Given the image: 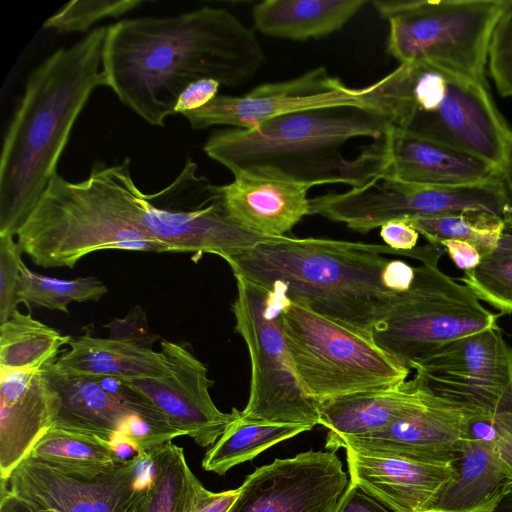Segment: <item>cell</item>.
Wrapping results in <instances>:
<instances>
[{
    "label": "cell",
    "instance_id": "42",
    "mask_svg": "<svg viewBox=\"0 0 512 512\" xmlns=\"http://www.w3.org/2000/svg\"><path fill=\"white\" fill-rule=\"evenodd\" d=\"M448 254L455 266L467 272L473 270L481 261V254L471 243L462 240H444L439 244Z\"/></svg>",
    "mask_w": 512,
    "mask_h": 512
},
{
    "label": "cell",
    "instance_id": "5",
    "mask_svg": "<svg viewBox=\"0 0 512 512\" xmlns=\"http://www.w3.org/2000/svg\"><path fill=\"white\" fill-rule=\"evenodd\" d=\"M142 197L128 157L96 162L78 182L57 173L15 236L23 253L47 268L72 269L105 249L165 252L144 226Z\"/></svg>",
    "mask_w": 512,
    "mask_h": 512
},
{
    "label": "cell",
    "instance_id": "23",
    "mask_svg": "<svg viewBox=\"0 0 512 512\" xmlns=\"http://www.w3.org/2000/svg\"><path fill=\"white\" fill-rule=\"evenodd\" d=\"M345 450L350 481L395 512H429L457 473L455 463H423Z\"/></svg>",
    "mask_w": 512,
    "mask_h": 512
},
{
    "label": "cell",
    "instance_id": "26",
    "mask_svg": "<svg viewBox=\"0 0 512 512\" xmlns=\"http://www.w3.org/2000/svg\"><path fill=\"white\" fill-rule=\"evenodd\" d=\"M455 466L429 512H491L512 487V469L481 441L464 438Z\"/></svg>",
    "mask_w": 512,
    "mask_h": 512
},
{
    "label": "cell",
    "instance_id": "20",
    "mask_svg": "<svg viewBox=\"0 0 512 512\" xmlns=\"http://www.w3.org/2000/svg\"><path fill=\"white\" fill-rule=\"evenodd\" d=\"M61 398L39 370L0 371V477L6 479L54 425Z\"/></svg>",
    "mask_w": 512,
    "mask_h": 512
},
{
    "label": "cell",
    "instance_id": "41",
    "mask_svg": "<svg viewBox=\"0 0 512 512\" xmlns=\"http://www.w3.org/2000/svg\"><path fill=\"white\" fill-rule=\"evenodd\" d=\"M239 493V487L223 492H212L200 486L189 512H227Z\"/></svg>",
    "mask_w": 512,
    "mask_h": 512
},
{
    "label": "cell",
    "instance_id": "2",
    "mask_svg": "<svg viewBox=\"0 0 512 512\" xmlns=\"http://www.w3.org/2000/svg\"><path fill=\"white\" fill-rule=\"evenodd\" d=\"M387 245L275 237L224 260L234 276L272 289L314 312L372 333L406 297L417 266Z\"/></svg>",
    "mask_w": 512,
    "mask_h": 512
},
{
    "label": "cell",
    "instance_id": "43",
    "mask_svg": "<svg viewBox=\"0 0 512 512\" xmlns=\"http://www.w3.org/2000/svg\"><path fill=\"white\" fill-rule=\"evenodd\" d=\"M0 512H51L39 511L21 499L17 498L5 488L1 487Z\"/></svg>",
    "mask_w": 512,
    "mask_h": 512
},
{
    "label": "cell",
    "instance_id": "19",
    "mask_svg": "<svg viewBox=\"0 0 512 512\" xmlns=\"http://www.w3.org/2000/svg\"><path fill=\"white\" fill-rule=\"evenodd\" d=\"M429 394V393H428ZM470 415L429 394L427 402L390 426L365 435L338 437L325 448L364 455L449 464L458 459Z\"/></svg>",
    "mask_w": 512,
    "mask_h": 512
},
{
    "label": "cell",
    "instance_id": "13",
    "mask_svg": "<svg viewBox=\"0 0 512 512\" xmlns=\"http://www.w3.org/2000/svg\"><path fill=\"white\" fill-rule=\"evenodd\" d=\"M151 479L149 454L98 469H74L27 456L1 487L39 511L139 512Z\"/></svg>",
    "mask_w": 512,
    "mask_h": 512
},
{
    "label": "cell",
    "instance_id": "6",
    "mask_svg": "<svg viewBox=\"0 0 512 512\" xmlns=\"http://www.w3.org/2000/svg\"><path fill=\"white\" fill-rule=\"evenodd\" d=\"M393 127L480 157L504 171L512 130L485 81L424 63L400 64L386 75Z\"/></svg>",
    "mask_w": 512,
    "mask_h": 512
},
{
    "label": "cell",
    "instance_id": "22",
    "mask_svg": "<svg viewBox=\"0 0 512 512\" xmlns=\"http://www.w3.org/2000/svg\"><path fill=\"white\" fill-rule=\"evenodd\" d=\"M221 186L230 218L265 236H286L304 217L313 214L308 197L313 183L240 173Z\"/></svg>",
    "mask_w": 512,
    "mask_h": 512
},
{
    "label": "cell",
    "instance_id": "25",
    "mask_svg": "<svg viewBox=\"0 0 512 512\" xmlns=\"http://www.w3.org/2000/svg\"><path fill=\"white\" fill-rule=\"evenodd\" d=\"M68 345L70 349L52 362L62 373L130 381L159 378L167 372L163 353L152 350L142 341L85 334L72 339Z\"/></svg>",
    "mask_w": 512,
    "mask_h": 512
},
{
    "label": "cell",
    "instance_id": "35",
    "mask_svg": "<svg viewBox=\"0 0 512 512\" xmlns=\"http://www.w3.org/2000/svg\"><path fill=\"white\" fill-rule=\"evenodd\" d=\"M142 4L141 0H73L48 18L43 28L57 33H82L105 18L120 17Z\"/></svg>",
    "mask_w": 512,
    "mask_h": 512
},
{
    "label": "cell",
    "instance_id": "4",
    "mask_svg": "<svg viewBox=\"0 0 512 512\" xmlns=\"http://www.w3.org/2000/svg\"><path fill=\"white\" fill-rule=\"evenodd\" d=\"M106 26L38 64L5 134L0 158V236H15L57 174L74 124L100 86Z\"/></svg>",
    "mask_w": 512,
    "mask_h": 512
},
{
    "label": "cell",
    "instance_id": "44",
    "mask_svg": "<svg viewBox=\"0 0 512 512\" xmlns=\"http://www.w3.org/2000/svg\"><path fill=\"white\" fill-rule=\"evenodd\" d=\"M491 512H512V487Z\"/></svg>",
    "mask_w": 512,
    "mask_h": 512
},
{
    "label": "cell",
    "instance_id": "12",
    "mask_svg": "<svg viewBox=\"0 0 512 512\" xmlns=\"http://www.w3.org/2000/svg\"><path fill=\"white\" fill-rule=\"evenodd\" d=\"M188 158L167 186L143 193V222L165 252L210 253L225 259L275 237L248 230L227 214L222 186Z\"/></svg>",
    "mask_w": 512,
    "mask_h": 512
},
{
    "label": "cell",
    "instance_id": "38",
    "mask_svg": "<svg viewBox=\"0 0 512 512\" xmlns=\"http://www.w3.org/2000/svg\"><path fill=\"white\" fill-rule=\"evenodd\" d=\"M14 237L0 236V324L13 315L19 303L17 288L23 251Z\"/></svg>",
    "mask_w": 512,
    "mask_h": 512
},
{
    "label": "cell",
    "instance_id": "34",
    "mask_svg": "<svg viewBox=\"0 0 512 512\" xmlns=\"http://www.w3.org/2000/svg\"><path fill=\"white\" fill-rule=\"evenodd\" d=\"M106 292L105 284L93 276L63 280L31 271L24 262L20 267L19 303L68 312L70 303L98 301Z\"/></svg>",
    "mask_w": 512,
    "mask_h": 512
},
{
    "label": "cell",
    "instance_id": "7",
    "mask_svg": "<svg viewBox=\"0 0 512 512\" xmlns=\"http://www.w3.org/2000/svg\"><path fill=\"white\" fill-rule=\"evenodd\" d=\"M284 335L295 374L318 404L405 381L410 369L381 348L372 333L285 300Z\"/></svg>",
    "mask_w": 512,
    "mask_h": 512
},
{
    "label": "cell",
    "instance_id": "45",
    "mask_svg": "<svg viewBox=\"0 0 512 512\" xmlns=\"http://www.w3.org/2000/svg\"><path fill=\"white\" fill-rule=\"evenodd\" d=\"M504 176L512 196V144L509 149L507 163L504 169Z\"/></svg>",
    "mask_w": 512,
    "mask_h": 512
},
{
    "label": "cell",
    "instance_id": "30",
    "mask_svg": "<svg viewBox=\"0 0 512 512\" xmlns=\"http://www.w3.org/2000/svg\"><path fill=\"white\" fill-rule=\"evenodd\" d=\"M72 338L16 310L0 324V371L39 370Z\"/></svg>",
    "mask_w": 512,
    "mask_h": 512
},
{
    "label": "cell",
    "instance_id": "3",
    "mask_svg": "<svg viewBox=\"0 0 512 512\" xmlns=\"http://www.w3.org/2000/svg\"><path fill=\"white\" fill-rule=\"evenodd\" d=\"M392 128L376 110L332 107L278 116L249 129L215 131L203 149L233 176L252 173L354 188L380 175L386 160L382 137Z\"/></svg>",
    "mask_w": 512,
    "mask_h": 512
},
{
    "label": "cell",
    "instance_id": "24",
    "mask_svg": "<svg viewBox=\"0 0 512 512\" xmlns=\"http://www.w3.org/2000/svg\"><path fill=\"white\" fill-rule=\"evenodd\" d=\"M429 394L415 378L387 389L348 394L319 403L326 441L382 430L423 406Z\"/></svg>",
    "mask_w": 512,
    "mask_h": 512
},
{
    "label": "cell",
    "instance_id": "32",
    "mask_svg": "<svg viewBox=\"0 0 512 512\" xmlns=\"http://www.w3.org/2000/svg\"><path fill=\"white\" fill-rule=\"evenodd\" d=\"M28 456L74 469H98L121 462L111 444L54 427L37 441Z\"/></svg>",
    "mask_w": 512,
    "mask_h": 512
},
{
    "label": "cell",
    "instance_id": "1",
    "mask_svg": "<svg viewBox=\"0 0 512 512\" xmlns=\"http://www.w3.org/2000/svg\"><path fill=\"white\" fill-rule=\"evenodd\" d=\"M266 63L254 30L224 8L120 20L107 27L106 87L144 121L165 126L181 93L213 79L236 87Z\"/></svg>",
    "mask_w": 512,
    "mask_h": 512
},
{
    "label": "cell",
    "instance_id": "27",
    "mask_svg": "<svg viewBox=\"0 0 512 512\" xmlns=\"http://www.w3.org/2000/svg\"><path fill=\"white\" fill-rule=\"evenodd\" d=\"M366 0H265L252 8L255 30L263 35L307 41L341 30Z\"/></svg>",
    "mask_w": 512,
    "mask_h": 512
},
{
    "label": "cell",
    "instance_id": "8",
    "mask_svg": "<svg viewBox=\"0 0 512 512\" xmlns=\"http://www.w3.org/2000/svg\"><path fill=\"white\" fill-rule=\"evenodd\" d=\"M372 3L389 23L388 52L400 64L424 63L485 81L491 34L506 0Z\"/></svg>",
    "mask_w": 512,
    "mask_h": 512
},
{
    "label": "cell",
    "instance_id": "31",
    "mask_svg": "<svg viewBox=\"0 0 512 512\" xmlns=\"http://www.w3.org/2000/svg\"><path fill=\"white\" fill-rule=\"evenodd\" d=\"M406 221L428 243L439 245L444 240H462L473 244L481 256L496 248L506 226V220L483 212L420 217Z\"/></svg>",
    "mask_w": 512,
    "mask_h": 512
},
{
    "label": "cell",
    "instance_id": "10",
    "mask_svg": "<svg viewBox=\"0 0 512 512\" xmlns=\"http://www.w3.org/2000/svg\"><path fill=\"white\" fill-rule=\"evenodd\" d=\"M313 214L368 233L392 220L483 212L512 219V196L505 177L462 187L417 185L377 176L341 193L311 198Z\"/></svg>",
    "mask_w": 512,
    "mask_h": 512
},
{
    "label": "cell",
    "instance_id": "18",
    "mask_svg": "<svg viewBox=\"0 0 512 512\" xmlns=\"http://www.w3.org/2000/svg\"><path fill=\"white\" fill-rule=\"evenodd\" d=\"M161 352L167 363L166 374L130 380L128 385L199 446L213 445L239 410L233 408L225 413L217 408L209 392L213 382L208 378L207 367L184 346L162 340Z\"/></svg>",
    "mask_w": 512,
    "mask_h": 512
},
{
    "label": "cell",
    "instance_id": "39",
    "mask_svg": "<svg viewBox=\"0 0 512 512\" xmlns=\"http://www.w3.org/2000/svg\"><path fill=\"white\" fill-rule=\"evenodd\" d=\"M333 512H395L359 484H349L339 498Z\"/></svg>",
    "mask_w": 512,
    "mask_h": 512
},
{
    "label": "cell",
    "instance_id": "9",
    "mask_svg": "<svg viewBox=\"0 0 512 512\" xmlns=\"http://www.w3.org/2000/svg\"><path fill=\"white\" fill-rule=\"evenodd\" d=\"M235 279V330L247 345L251 365L249 398L241 417L312 429L319 424V404L305 392L292 365L282 323L287 296L239 275Z\"/></svg>",
    "mask_w": 512,
    "mask_h": 512
},
{
    "label": "cell",
    "instance_id": "36",
    "mask_svg": "<svg viewBox=\"0 0 512 512\" xmlns=\"http://www.w3.org/2000/svg\"><path fill=\"white\" fill-rule=\"evenodd\" d=\"M487 64L498 93L512 96V0H506L493 28Z\"/></svg>",
    "mask_w": 512,
    "mask_h": 512
},
{
    "label": "cell",
    "instance_id": "21",
    "mask_svg": "<svg viewBox=\"0 0 512 512\" xmlns=\"http://www.w3.org/2000/svg\"><path fill=\"white\" fill-rule=\"evenodd\" d=\"M379 176L436 187H462L504 178V171L475 155L428 141L394 127Z\"/></svg>",
    "mask_w": 512,
    "mask_h": 512
},
{
    "label": "cell",
    "instance_id": "15",
    "mask_svg": "<svg viewBox=\"0 0 512 512\" xmlns=\"http://www.w3.org/2000/svg\"><path fill=\"white\" fill-rule=\"evenodd\" d=\"M385 87V76L364 87H349L320 66L289 80L258 85L241 96L218 94L205 106L182 115L194 130L249 129L286 114L344 106L376 110L390 119Z\"/></svg>",
    "mask_w": 512,
    "mask_h": 512
},
{
    "label": "cell",
    "instance_id": "16",
    "mask_svg": "<svg viewBox=\"0 0 512 512\" xmlns=\"http://www.w3.org/2000/svg\"><path fill=\"white\" fill-rule=\"evenodd\" d=\"M349 481L335 452L309 450L257 468L227 512H333Z\"/></svg>",
    "mask_w": 512,
    "mask_h": 512
},
{
    "label": "cell",
    "instance_id": "29",
    "mask_svg": "<svg viewBox=\"0 0 512 512\" xmlns=\"http://www.w3.org/2000/svg\"><path fill=\"white\" fill-rule=\"evenodd\" d=\"M311 430L295 424H279L243 419L240 411L202 459L208 472L224 475L232 467L254 459L271 446Z\"/></svg>",
    "mask_w": 512,
    "mask_h": 512
},
{
    "label": "cell",
    "instance_id": "14",
    "mask_svg": "<svg viewBox=\"0 0 512 512\" xmlns=\"http://www.w3.org/2000/svg\"><path fill=\"white\" fill-rule=\"evenodd\" d=\"M409 369L427 393L468 415L512 411V348L499 326L447 342Z\"/></svg>",
    "mask_w": 512,
    "mask_h": 512
},
{
    "label": "cell",
    "instance_id": "33",
    "mask_svg": "<svg viewBox=\"0 0 512 512\" xmlns=\"http://www.w3.org/2000/svg\"><path fill=\"white\" fill-rule=\"evenodd\" d=\"M459 280L501 315L512 314V219L496 248L481 257L473 270L464 272Z\"/></svg>",
    "mask_w": 512,
    "mask_h": 512
},
{
    "label": "cell",
    "instance_id": "28",
    "mask_svg": "<svg viewBox=\"0 0 512 512\" xmlns=\"http://www.w3.org/2000/svg\"><path fill=\"white\" fill-rule=\"evenodd\" d=\"M147 453L151 479L139 512H189L202 483L191 471L183 448L168 441Z\"/></svg>",
    "mask_w": 512,
    "mask_h": 512
},
{
    "label": "cell",
    "instance_id": "11",
    "mask_svg": "<svg viewBox=\"0 0 512 512\" xmlns=\"http://www.w3.org/2000/svg\"><path fill=\"white\" fill-rule=\"evenodd\" d=\"M499 316L438 265L421 264L405 299L372 335L381 348L409 368L411 362L447 342L498 327Z\"/></svg>",
    "mask_w": 512,
    "mask_h": 512
},
{
    "label": "cell",
    "instance_id": "17",
    "mask_svg": "<svg viewBox=\"0 0 512 512\" xmlns=\"http://www.w3.org/2000/svg\"><path fill=\"white\" fill-rule=\"evenodd\" d=\"M44 370L61 398V407L52 426L54 428L88 435L112 444L115 439L124 436L133 420L142 418L184 436L160 410L125 380L62 373L52 363L47 364Z\"/></svg>",
    "mask_w": 512,
    "mask_h": 512
},
{
    "label": "cell",
    "instance_id": "37",
    "mask_svg": "<svg viewBox=\"0 0 512 512\" xmlns=\"http://www.w3.org/2000/svg\"><path fill=\"white\" fill-rule=\"evenodd\" d=\"M465 438L481 441L512 469V411L469 416Z\"/></svg>",
    "mask_w": 512,
    "mask_h": 512
},
{
    "label": "cell",
    "instance_id": "40",
    "mask_svg": "<svg viewBox=\"0 0 512 512\" xmlns=\"http://www.w3.org/2000/svg\"><path fill=\"white\" fill-rule=\"evenodd\" d=\"M220 86L213 79H202L190 84L179 96L174 113L182 115L205 106L218 95Z\"/></svg>",
    "mask_w": 512,
    "mask_h": 512
}]
</instances>
